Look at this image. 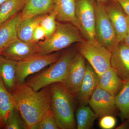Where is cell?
<instances>
[{"mask_svg":"<svg viewBox=\"0 0 129 129\" xmlns=\"http://www.w3.org/2000/svg\"><path fill=\"white\" fill-rule=\"evenodd\" d=\"M37 43L23 41L18 38L3 48L0 54L8 59L21 61L38 54Z\"/></svg>","mask_w":129,"mask_h":129,"instance_id":"30bf717a","label":"cell"},{"mask_svg":"<svg viewBox=\"0 0 129 129\" xmlns=\"http://www.w3.org/2000/svg\"><path fill=\"white\" fill-rule=\"evenodd\" d=\"M112 2L106 6V11L114 28L118 42H123L129 31L127 16L117 3Z\"/></svg>","mask_w":129,"mask_h":129,"instance_id":"4fadbf2b","label":"cell"},{"mask_svg":"<svg viewBox=\"0 0 129 129\" xmlns=\"http://www.w3.org/2000/svg\"><path fill=\"white\" fill-rule=\"evenodd\" d=\"M76 16L86 40H96L95 13L93 0H76Z\"/></svg>","mask_w":129,"mask_h":129,"instance_id":"ba28073f","label":"cell"},{"mask_svg":"<svg viewBox=\"0 0 129 129\" xmlns=\"http://www.w3.org/2000/svg\"><path fill=\"white\" fill-rule=\"evenodd\" d=\"M54 0H26L21 11L22 19L50 13L53 11Z\"/></svg>","mask_w":129,"mask_h":129,"instance_id":"e0dca14e","label":"cell"},{"mask_svg":"<svg viewBox=\"0 0 129 129\" xmlns=\"http://www.w3.org/2000/svg\"><path fill=\"white\" fill-rule=\"evenodd\" d=\"M123 42L129 47V31L125 37Z\"/></svg>","mask_w":129,"mask_h":129,"instance_id":"1f68e13d","label":"cell"},{"mask_svg":"<svg viewBox=\"0 0 129 129\" xmlns=\"http://www.w3.org/2000/svg\"><path fill=\"white\" fill-rule=\"evenodd\" d=\"M50 87L51 109L59 129H76V97L63 83H53Z\"/></svg>","mask_w":129,"mask_h":129,"instance_id":"7a4b0ae2","label":"cell"},{"mask_svg":"<svg viewBox=\"0 0 129 129\" xmlns=\"http://www.w3.org/2000/svg\"><path fill=\"white\" fill-rule=\"evenodd\" d=\"M59 129L50 109L44 114L37 125L36 129Z\"/></svg>","mask_w":129,"mask_h":129,"instance_id":"4316f807","label":"cell"},{"mask_svg":"<svg viewBox=\"0 0 129 129\" xmlns=\"http://www.w3.org/2000/svg\"><path fill=\"white\" fill-rule=\"evenodd\" d=\"M0 128H2V125L1 124V122H0Z\"/></svg>","mask_w":129,"mask_h":129,"instance_id":"d590c367","label":"cell"},{"mask_svg":"<svg viewBox=\"0 0 129 129\" xmlns=\"http://www.w3.org/2000/svg\"><path fill=\"white\" fill-rule=\"evenodd\" d=\"M123 83V81L111 67L99 76L98 86L115 96L120 90Z\"/></svg>","mask_w":129,"mask_h":129,"instance_id":"ac0fdd59","label":"cell"},{"mask_svg":"<svg viewBox=\"0 0 129 129\" xmlns=\"http://www.w3.org/2000/svg\"><path fill=\"white\" fill-rule=\"evenodd\" d=\"M115 99L121 118L129 121V80L123 81L122 88L115 96Z\"/></svg>","mask_w":129,"mask_h":129,"instance_id":"7402d4cb","label":"cell"},{"mask_svg":"<svg viewBox=\"0 0 129 129\" xmlns=\"http://www.w3.org/2000/svg\"><path fill=\"white\" fill-rule=\"evenodd\" d=\"M61 53L59 51L46 55L38 53L23 61L17 62L16 67L15 85L25 83L28 76L39 72L56 62Z\"/></svg>","mask_w":129,"mask_h":129,"instance_id":"52a82bcc","label":"cell"},{"mask_svg":"<svg viewBox=\"0 0 129 129\" xmlns=\"http://www.w3.org/2000/svg\"><path fill=\"white\" fill-rule=\"evenodd\" d=\"M8 1V0H0V6L3 3L6 2V1Z\"/></svg>","mask_w":129,"mask_h":129,"instance_id":"836d02e7","label":"cell"},{"mask_svg":"<svg viewBox=\"0 0 129 129\" xmlns=\"http://www.w3.org/2000/svg\"><path fill=\"white\" fill-rule=\"evenodd\" d=\"M26 0H8L0 6V24L19 13Z\"/></svg>","mask_w":129,"mask_h":129,"instance_id":"cb8c5ba5","label":"cell"},{"mask_svg":"<svg viewBox=\"0 0 129 129\" xmlns=\"http://www.w3.org/2000/svg\"><path fill=\"white\" fill-rule=\"evenodd\" d=\"M96 39L109 50L112 51L118 43L117 35L104 4L95 3Z\"/></svg>","mask_w":129,"mask_h":129,"instance_id":"8992f818","label":"cell"},{"mask_svg":"<svg viewBox=\"0 0 129 129\" xmlns=\"http://www.w3.org/2000/svg\"><path fill=\"white\" fill-rule=\"evenodd\" d=\"M95 1H96L97 2L104 4L108 0H95Z\"/></svg>","mask_w":129,"mask_h":129,"instance_id":"d6a6232c","label":"cell"},{"mask_svg":"<svg viewBox=\"0 0 129 129\" xmlns=\"http://www.w3.org/2000/svg\"><path fill=\"white\" fill-rule=\"evenodd\" d=\"M46 14L22 19L17 28L18 37L19 39L27 42H32V35L35 28L40 25L42 19Z\"/></svg>","mask_w":129,"mask_h":129,"instance_id":"ffe728a7","label":"cell"},{"mask_svg":"<svg viewBox=\"0 0 129 129\" xmlns=\"http://www.w3.org/2000/svg\"><path fill=\"white\" fill-rule=\"evenodd\" d=\"M85 40L80 30L75 25L69 23H62L57 21L56 28L54 33L43 41L37 43L38 53L46 55L54 53L74 43Z\"/></svg>","mask_w":129,"mask_h":129,"instance_id":"277c9868","label":"cell"},{"mask_svg":"<svg viewBox=\"0 0 129 129\" xmlns=\"http://www.w3.org/2000/svg\"><path fill=\"white\" fill-rule=\"evenodd\" d=\"M14 109L11 94L0 78V122L2 128H4L8 118Z\"/></svg>","mask_w":129,"mask_h":129,"instance_id":"44dd1931","label":"cell"},{"mask_svg":"<svg viewBox=\"0 0 129 129\" xmlns=\"http://www.w3.org/2000/svg\"><path fill=\"white\" fill-rule=\"evenodd\" d=\"M117 3L124 13L129 17V0H112Z\"/></svg>","mask_w":129,"mask_h":129,"instance_id":"f546056e","label":"cell"},{"mask_svg":"<svg viewBox=\"0 0 129 129\" xmlns=\"http://www.w3.org/2000/svg\"><path fill=\"white\" fill-rule=\"evenodd\" d=\"M116 119L113 115H108L101 118L99 125L103 129H112L115 127Z\"/></svg>","mask_w":129,"mask_h":129,"instance_id":"83f0119b","label":"cell"},{"mask_svg":"<svg viewBox=\"0 0 129 129\" xmlns=\"http://www.w3.org/2000/svg\"><path fill=\"white\" fill-rule=\"evenodd\" d=\"M46 38L45 32L40 25H38L35 29L32 35V42L38 43Z\"/></svg>","mask_w":129,"mask_h":129,"instance_id":"f1b7e54d","label":"cell"},{"mask_svg":"<svg viewBox=\"0 0 129 129\" xmlns=\"http://www.w3.org/2000/svg\"><path fill=\"white\" fill-rule=\"evenodd\" d=\"M5 129H28L18 111L14 108L5 123Z\"/></svg>","mask_w":129,"mask_h":129,"instance_id":"d4e9b609","label":"cell"},{"mask_svg":"<svg viewBox=\"0 0 129 129\" xmlns=\"http://www.w3.org/2000/svg\"><path fill=\"white\" fill-rule=\"evenodd\" d=\"M17 62L8 59L0 54V78L10 92L16 87V67Z\"/></svg>","mask_w":129,"mask_h":129,"instance_id":"d6986e66","label":"cell"},{"mask_svg":"<svg viewBox=\"0 0 129 129\" xmlns=\"http://www.w3.org/2000/svg\"><path fill=\"white\" fill-rule=\"evenodd\" d=\"M77 53V51L74 49L65 51L48 68L37 74L25 84L34 90L37 91L53 83H63Z\"/></svg>","mask_w":129,"mask_h":129,"instance_id":"3957f363","label":"cell"},{"mask_svg":"<svg viewBox=\"0 0 129 129\" xmlns=\"http://www.w3.org/2000/svg\"><path fill=\"white\" fill-rule=\"evenodd\" d=\"M22 20L21 12L0 24V52L18 39V27Z\"/></svg>","mask_w":129,"mask_h":129,"instance_id":"2e32d148","label":"cell"},{"mask_svg":"<svg viewBox=\"0 0 129 129\" xmlns=\"http://www.w3.org/2000/svg\"><path fill=\"white\" fill-rule=\"evenodd\" d=\"M56 14L53 11L46 14L42 19L40 25L45 30L46 38L55 32L56 28Z\"/></svg>","mask_w":129,"mask_h":129,"instance_id":"484cf974","label":"cell"},{"mask_svg":"<svg viewBox=\"0 0 129 129\" xmlns=\"http://www.w3.org/2000/svg\"><path fill=\"white\" fill-rule=\"evenodd\" d=\"M76 49L100 76L111 67L112 52L96 40L78 42Z\"/></svg>","mask_w":129,"mask_h":129,"instance_id":"5b68a950","label":"cell"},{"mask_svg":"<svg viewBox=\"0 0 129 129\" xmlns=\"http://www.w3.org/2000/svg\"><path fill=\"white\" fill-rule=\"evenodd\" d=\"M76 0H54L53 11L57 21L72 23L81 32L76 16Z\"/></svg>","mask_w":129,"mask_h":129,"instance_id":"9a60e30c","label":"cell"},{"mask_svg":"<svg viewBox=\"0 0 129 129\" xmlns=\"http://www.w3.org/2000/svg\"><path fill=\"white\" fill-rule=\"evenodd\" d=\"M86 71L84 58L78 52L71 63L67 78L63 83L75 97Z\"/></svg>","mask_w":129,"mask_h":129,"instance_id":"8fae6325","label":"cell"},{"mask_svg":"<svg viewBox=\"0 0 129 129\" xmlns=\"http://www.w3.org/2000/svg\"><path fill=\"white\" fill-rule=\"evenodd\" d=\"M116 129H129V121L125 120L121 124L119 125L116 128Z\"/></svg>","mask_w":129,"mask_h":129,"instance_id":"4dcf8cb0","label":"cell"},{"mask_svg":"<svg viewBox=\"0 0 129 129\" xmlns=\"http://www.w3.org/2000/svg\"><path fill=\"white\" fill-rule=\"evenodd\" d=\"M111 52V67L122 80H129V47L119 42Z\"/></svg>","mask_w":129,"mask_h":129,"instance_id":"7c38bea8","label":"cell"},{"mask_svg":"<svg viewBox=\"0 0 129 129\" xmlns=\"http://www.w3.org/2000/svg\"><path fill=\"white\" fill-rule=\"evenodd\" d=\"M75 117L78 129L92 128L97 118L93 110L87 105H81L76 111Z\"/></svg>","mask_w":129,"mask_h":129,"instance_id":"603a6c76","label":"cell"},{"mask_svg":"<svg viewBox=\"0 0 129 129\" xmlns=\"http://www.w3.org/2000/svg\"><path fill=\"white\" fill-rule=\"evenodd\" d=\"M127 21H128V24L129 27V17H128V16H127Z\"/></svg>","mask_w":129,"mask_h":129,"instance_id":"e575fe53","label":"cell"},{"mask_svg":"<svg viewBox=\"0 0 129 129\" xmlns=\"http://www.w3.org/2000/svg\"><path fill=\"white\" fill-rule=\"evenodd\" d=\"M99 76L89 63L76 98L81 105H87L98 85Z\"/></svg>","mask_w":129,"mask_h":129,"instance_id":"5bb4252c","label":"cell"},{"mask_svg":"<svg viewBox=\"0 0 129 129\" xmlns=\"http://www.w3.org/2000/svg\"><path fill=\"white\" fill-rule=\"evenodd\" d=\"M88 104L97 118L108 115L114 116L118 110L115 96L98 86L90 98Z\"/></svg>","mask_w":129,"mask_h":129,"instance_id":"9c48e42d","label":"cell"},{"mask_svg":"<svg viewBox=\"0 0 129 129\" xmlns=\"http://www.w3.org/2000/svg\"><path fill=\"white\" fill-rule=\"evenodd\" d=\"M11 94L14 108L28 129H36L40 120L51 108L50 85L35 91L24 83L16 86Z\"/></svg>","mask_w":129,"mask_h":129,"instance_id":"6da1fadb","label":"cell"}]
</instances>
